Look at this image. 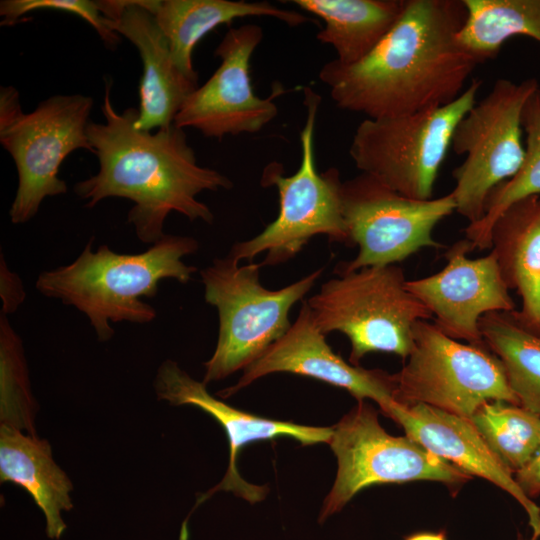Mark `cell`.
Listing matches in <instances>:
<instances>
[{
	"mask_svg": "<svg viewBox=\"0 0 540 540\" xmlns=\"http://www.w3.org/2000/svg\"><path fill=\"white\" fill-rule=\"evenodd\" d=\"M288 372L345 389L357 401L371 399L386 416L395 403L393 374L347 363L335 354L318 328L307 301L289 330L247 366L238 382L217 392L227 398L265 375Z\"/></svg>",
	"mask_w": 540,
	"mask_h": 540,
	"instance_id": "9a60e30c",
	"label": "cell"
},
{
	"mask_svg": "<svg viewBox=\"0 0 540 540\" xmlns=\"http://www.w3.org/2000/svg\"><path fill=\"white\" fill-rule=\"evenodd\" d=\"M37 10H55L76 15L94 28L109 49H115L120 43V36L107 26L106 18L98 9L96 1L90 0H2V25H12L25 14Z\"/></svg>",
	"mask_w": 540,
	"mask_h": 540,
	"instance_id": "83f0119b",
	"label": "cell"
},
{
	"mask_svg": "<svg viewBox=\"0 0 540 540\" xmlns=\"http://www.w3.org/2000/svg\"><path fill=\"white\" fill-rule=\"evenodd\" d=\"M470 420L513 474L531 459L540 445V416L520 405L486 402Z\"/></svg>",
	"mask_w": 540,
	"mask_h": 540,
	"instance_id": "484cf974",
	"label": "cell"
},
{
	"mask_svg": "<svg viewBox=\"0 0 540 540\" xmlns=\"http://www.w3.org/2000/svg\"><path fill=\"white\" fill-rule=\"evenodd\" d=\"M328 444L338 468L324 499L320 522L341 511L358 492L372 485L435 481L455 495L473 478L408 436L388 434L379 423L378 411L365 400L358 401L332 427Z\"/></svg>",
	"mask_w": 540,
	"mask_h": 540,
	"instance_id": "9c48e42d",
	"label": "cell"
},
{
	"mask_svg": "<svg viewBox=\"0 0 540 540\" xmlns=\"http://www.w3.org/2000/svg\"><path fill=\"white\" fill-rule=\"evenodd\" d=\"M405 540H447V539L444 532H438V533L422 532V533H415V534L409 535L408 537L405 538Z\"/></svg>",
	"mask_w": 540,
	"mask_h": 540,
	"instance_id": "4dcf8cb0",
	"label": "cell"
},
{
	"mask_svg": "<svg viewBox=\"0 0 540 540\" xmlns=\"http://www.w3.org/2000/svg\"><path fill=\"white\" fill-rule=\"evenodd\" d=\"M490 241L508 288L522 299L517 317L540 334V195L507 208L493 224Z\"/></svg>",
	"mask_w": 540,
	"mask_h": 540,
	"instance_id": "d6986e66",
	"label": "cell"
},
{
	"mask_svg": "<svg viewBox=\"0 0 540 540\" xmlns=\"http://www.w3.org/2000/svg\"><path fill=\"white\" fill-rule=\"evenodd\" d=\"M0 413L1 423L36 435L28 370L22 341L7 319L0 316Z\"/></svg>",
	"mask_w": 540,
	"mask_h": 540,
	"instance_id": "4316f807",
	"label": "cell"
},
{
	"mask_svg": "<svg viewBox=\"0 0 540 540\" xmlns=\"http://www.w3.org/2000/svg\"><path fill=\"white\" fill-rule=\"evenodd\" d=\"M324 22L316 38L336 60L351 65L366 57L400 18L406 0H291Z\"/></svg>",
	"mask_w": 540,
	"mask_h": 540,
	"instance_id": "7402d4cb",
	"label": "cell"
},
{
	"mask_svg": "<svg viewBox=\"0 0 540 540\" xmlns=\"http://www.w3.org/2000/svg\"><path fill=\"white\" fill-rule=\"evenodd\" d=\"M393 376V399L403 407L424 404L470 420L486 402L520 405L486 344L452 339L428 320L414 325L412 351Z\"/></svg>",
	"mask_w": 540,
	"mask_h": 540,
	"instance_id": "30bf717a",
	"label": "cell"
},
{
	"mask_svg": "<svg viewBox=\"0 0 540 540\" xmlns=\"http://www.w3.org/2000/svg\"><path fill=\"white\" fill-rule=\"evenodd\" d=\"M96 4L107 26L128 39L142 60L135 127L153 131L172 125L185 101L197 89L198 81L176 66L168 41L151 13L155 0H101Z\"/></svg>",
	"mask_w": 540,
	"mask_h": 540,
	"instance_id": "e0dca14e",
	"label": "cell"
},
{
	"mask_svg": "<svg viewBox=\"0 0 540 540\" xmlns=\"http://www.w3.org/2000/svg\"><path fill=\"white\" fill-rule=\"evenodd\" d=\"M522 127L526 132V147L521 167L490 193L483 218L468 224L464 230L473 249L491 248V228L507 208L522 199L540 195V88L523 108Z\"/></svg>",
	"mask_w": 540,
	"mask_h": 540,
	"instance_id": "d4e9b609",
	"label": "cell"
},
{
	"mask_svg": "<svg viewBox=\"0 0 540 540\" xmlns=\"http://www.w3.org/2000/svg\"><path fill=\"white\" fill-rule=\"evenodd\" d=\"M320 102L318 93L304 88L306 120L300 132V166L291 176H283L277 163L265 168L261 182L277 188L278 216L257 236L234 244L228 254L231 258L251 262L265 253L261 267L282 264L316 235L350 246L342 213L340 173L336 168L320 173L315 164L314 130Z\"/></svg>",
	"mask_w": 540,
	"mask_h": 540,
	"instance_id": "8992f818",
	"label": "cell"
},
{
	"mask_svg": "<svg viewBox=\"0 0 540 540\" xmlns=\"http://www.w3.org/2000/svg\"><path fill=\"white\" fill-rule=\"evenodd\" d=\"M0 480L24 488L41 509L46 534L59 539L66 529L62 512L73 507V485L52 457L47 440L24 434L21 429L0 424Z\"/></svg>",
	"mask_w": 540,
	"mask_h": 540,
	"instance_id": "ffe728a7",
	"label": "cell"
},
{
	"mask_svg": "<svg viewBox=\"0 0 540 540\" xmlns=\"http://www.w3.org/2000/svg\"><path fill=\"white\" fill-rule=\"evenodd\" d=\"M466 21L459 43L483 63L515 36L540 42V0H463Z\"/></svg>",
	"mask_w": 540,
	"mask_h": 540,
	"instance_id": "cb8c5ba5",
	"label": "cell"
},
{
	"mask_svg": "<svg viewBox=\"0 0 540 540\" xmlns=\"http://www.w3.org/2000/svg\"><path fill=\"white\" fill-rule=\"evenodd\" d=\"M260 263L226 256L201 270L205 301L216 307L219 331L215 351L204 363L203 383L245 369L291 327V307L310 291L323 272L317 269L278 290L259 281Z\"/></svg>",
	"mask_w": 540,
	"mask_h": 540,
	"instance_id": "5b68a950",
	"label": "cell"
},
{
	"mask_svg": "<svg viewBox=\"0 0 540 540\" xmlns=\"http://www.w3.org/2000/svg\"><path fill=\"white\" fill-rule=\"evenodd\" d=\"M467 18L463 0H406L390 31L362 60L336 59L319 79L342 110L391 118L453 102L481 62L458 41Z\"/></svg>",
	"mask_w": 540,
	"mask_h": 540,
	"instance_id": "6da1fadb",
	"label": "cell"
},
{
	"mask_svg": "<svg viewBox=\"0 0 540 540\" xmlns=\"http://www.w3.org/2000/svg\"><path fill=\"white\" fill-rule=\"evenodd\" d=\"M473 250L464 238L445 254L439 272L406 281L407 290L431 313L435 326L448 337L470 344H485L480 318L491 312L514 311L515 304L502 276L496 255L469 259Z\"/></svg>",
	"mask_w": 540,
	"mask_h": 540,
	"instance_id": "5bb4252c",
	"label": "cell"
},
{
	"mask_svg": "<svg viewBox=\"0 0 540 540\" xmlns=\"http://www.w3.org/2000/svg\"><path fill=\"white\" fill-rule=\"evenodd\" d=\"M101 110L105 121H90L87 127L99 170L74 185L85 206L93 208L111 197L130 200L134 205L127 221L138 239L151 245L165 235L164 223L171 212L211 224L214 215L197 195L229 190L233 184L221 172L198 164L184 129L174 123L154 132L137 129L138 108L117 111L110 82Z\"/></svg>",
	"mask_w": 540,
	"mask_h": 540,
	"instance_id": "7a4b0ae2",
	"label": "cell"
},
{
	"mask_svg": "<svg viewBox=\"0 0 540 540\" xmlns=\"http://www.w3.org/2000/svg\"><path fill=\"white\" fill-rule=\"evenodd\" d=\"M514 479L529 499L540 495V445L531 459L514 474Z\"/></svg>",
	"mask_w": 540,
	"mask_h": 540,
	"instance_id": "f546056e",
	"label": "cell"
},
{
	"mask_svg": "<svg viewBox=\"0 0 540 540\" xmlns=\"http://www.w3.org/2000/svg\"><path fill=\"white\" fill-rule=\"evenodd\" d=\"M25 290L20 277L11 271L1 254L0 261V296L2 299V314L15 312L25 300Z\"/></svg>",
	"mask_w": 540,
	"mask_h": 540,
	"instance_id": "f1b7e54d",
	"label": "cell"
},
{
	"mask_svg": "<svg viewBox=\"0 0 540 540\" xmlns=\"http://www.w3.org/2000/svg\"><path fill=\"white\" fill-rule=\"evenodd\" d=\"M482 338L501 361L520 406L540 416V334L514 311L491 312L479 321Z\"/></svg>",
	"mask_w": 540,
	"mask_h": 540,
	"instance_id": "603a6c76",
	"label": "cell"
},
{
	"mask_svg": "<svg viewBox=\"0 0 540 540\" xmlns=\"http://www.w3.org/2000/svg\"><path fill=\"white\" fill-rule=\"evenodd\" d=\"M154 389L158 399L168 401L171 405H192L205 411L223 427L227 435L230 458L226 474L218 485L200 497L197 505L217 491H232L251 503L265 497L266 488L246 482L238 472L239 452L248 444L287 436L306 446L329 443L332 436V427L272 420L236 409L213 397L205 383L193 379L172 360L164 361L158 368Z\"/></svg>",
	"mask_w": 540,
	"mask_h": 540,
	"instance_id": "2e32d148",
	"label": "cell"
},
{
	"mask_svg": "<svg viewBox=\"0 0 540 540\" xmlns=\"http://www.w3.org/2000/svg\"><path fill=\"white\" fill-rule=\"evenodd\" d=\"M152 14L168 41L176 66L194 81H198L192 63L194 47L218 26L252 16L273 17L291 27L311 21L302 13L267 1L157 0Z\"/></svg>",
	"mask_w": 540,
	"mask_h": 540,
	"instance_id": "44dd1931",
	"label": "cell"
},
{
	"mask_svg": "<svg viewBox=\"0 0 540 540\" xmlns=\"http://www.w3.org/2000/svg\"><path fill=\"white\" fill-rule=\"evenodd\" d=\"M517 540H538V539L534 538L533 536L531 538L527 539V538H524L521 535H519Z\"/></svg>",
	"mask_w": 540,
	"mask_h": 540,
	"instance_id": "1f68e13d",
	"label": "cell"
},
{
	"mask_svg": "<svg viewBox=\"0 0 540 540\" xmlns=\"http://www.w3.org/2000/svg\"><path fill=\"white\" fill-rule=\"evenodd\" d=\"M481 84L473 79L457 99L441 107L391 118H366L357 126L349 147L355 166L405 197L433 198L453 131L475 105Z\"/></svg>",
	"mask_w": 540,
	"mask_h": 540,
	"instance_id": "ba28073f",
	"label": "cell"
},
{
	"mask_svg": "<svg viewBox=\"0 0 540 540\" xmlns=\"http://www.w3.org/2000/svg\"><path fill=\"white\" fill-rule=\"evenodd\" d=\"M342 213L350 246L359 252L340 262L336 275L364 267L395 265L427 247H443L435 226L456 211L452 193L428 200L405 197L361 173L342 183Z\"/></svg>",
	"mask_w": 540,
	"mask_h": 540,
	"instance_id": "7c38bea8",
	"label": "cell"
},
{
	"mask_svg": "<svg viewBox=\"0 0 540 540\" xmlns=\"http://www.w3.org/2000/svg\"><path fill=\"white\" fill-rule=\"evenodd\" d=\"M401 267H364L322 284L307 301L320 331H338L351 344L349 361L359 366L368 353H393L406 360L413 328L430 320L429 310L406 288Z\"/></svg>",
	"mask_w": 540,
	"mask_h": 540,
	"instance_id": "52a82bcc",
	"label": "cell"
},
{
	"mask_svg": "<svg viewBox=\"0 0 540 540\" xmlns=\"http://www.w3.org/2000/svg\"><path fill=\"white\" fill-rule=\"evenodd\" d=\"M537 89L536 78L520 83L500 78L456 125L451 148L466 158L453 170L456 184L451 193L456 212L469 224L483 218L490 193L521 167L522 112Z\"/></svg>",
	"mask_w": 540,
	"mask_h": 540,
	"instance_id": "8fae6325",
	"label": "cell"
},
{
	"mask_svg": "<svg viewBox=\"0 0 540 540\" xmlns=\"http://www.w3.org/2000/svg\"><path fill=\"white\" fill-rule=\"evenodd\" d=\"M93 103V98L82 94L54 95L24 113L19 92L12 86L1 87L0 143L18 174L9 210L13 224L30 221L45 198L67 192L58 174L69 154L78 149L94 154L87 134Z\"/></svg>",
	"mask_w": 540,
	"mask_h": 540,
	"instance_id": "277c9868",
	"label": "cell"
},
{
	"mask_svg": "<svg viewBox=\"0 0 540 540\" xmlns=\"http://www.w3.org/2000/svg\"><path fill=\"white\" fill-rule=\"evenodd\" d=\"M262 39L259 25L230 28L214 51L221 60L219 67L188 97L174 124L217 139L257 133L269 124L278 107L273 96L260 98L254 93L249 74L250 59Z\"/></svg>",
	"mask_w": 540,
	"mask_h": 540,
	"instance_id": "4fadbf2b",
	"label": "cell"
},
{
	"mask_svg": "<svg viewBox=\"0 0 540 540\" xmlns=\"http://www.w3.org/2000/svg\"><path fill=\"white\" fill-rule=\"evenodd\" d=\"M386 416L431 453L506 491L526 511L532 536L540 537V507L522 492L514 474L490 449L471 420L424 404L403 407L394 403Z\"/></svg>",
	"mask_w": 540,
	"mask_h": 540,
	"instance_id": "ac0fdd59",
	"label": "cell"
},
{
	"mask_svg": "<svg viewBox=\"0 0 540 540\" xmlns=\"http://www.w3.org/2000/svg\"><path fill=\"white\" fill-rule=\"evenodd\" d=\"M93 241L70 264L40 273L35 286L42 295L84 313L100 342L114 335L110 323L153 321L155 308L141 298L155 297L161 280L185 284L197 271L183 262L198 250L197 240L190 236L165 234L136 254L117 253L107 245L93 251Z\"/></svg>",
	"mask_w": 540,
	"mask_h": 540,
	"instance_id": "3957f363",
	"label": "cell"
}]
</instances>
